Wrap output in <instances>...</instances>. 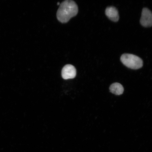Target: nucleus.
<instances>
[{"mask_svg":"<svg viewBox=\"0 0 152 152\" xmlns=\"http://www.w3.org/2000/svg\"><path fill=\"white\" fill-rule=\"evenodd\" d=\"M78 12V8L75 2L66 0L61 4L57 12V18L62 23H66L77 15Z\"/></svg>","mask_w":152,"mask_h":152,"instance_id":"nucleus-1","label":"nucleus"},{"mask_svg":"<svg viewBox=\"0 0 152 152\" xmlns=\"http://www.w3.org/2000/svg\"><path fill=\"white\" fill-rule=\"evenodd\" d=\"M121 60L125 66L132 69H139L143 66L142 59L133 54H123L121 56Z\"/></svg>","mask_w":152,"mask_h":152,"instance_id":"nucleus-2","label":"nucleus"},{"mask_svg":"<svg viewBox=\"0 0 152 152\" xmlns=\"http://www.w3.org/2000/svg\"><path fill=\"white\" fill-rule=\"evenodd\" d=\"M140 23L145 27H150L152 26V12L147 8L142 10Z\"/></svg>","mask_w":152,"mask_h":152,"instance_id":"nucleus-3","label":"nucleus"},{"mask_svg":"<svg viewBox=\"0 0 152 152\" xmlns=\"http://www.w3.org/2000/svg\"><path fill=\"white\" fill-rule=\"evenodd\" d=\"M76 74L75 68L71 64H66L62 69V76L64 79H73L75 77Z\"/></svg>","mask_w":152,"mask_h":152,"instance_id":"nucleus-4","label":"nucleus"},{"mask_svg":"<svg viewBox=\"0 0 152 152\" xmlns=\"http://www.w3.org/2000/svg\"><path fill=\"white\" fill-rule=\"evenodd\" d=\"M105 14L106 16L113 22H117L119 20L118 11L115 7H107L105 10Z\"/></svg>","mask_w":152,"mask_h":152,"instance_id":"nucleus-5","label":"nucleus"},{"mask_svg":"<svg viewBox=\"0 0 152 152\" xmlns=\"http://www.w3.org/2000/svg\"><path fill=\"white\" fill-rule=\"evenodd\" d=\"M110 90L113 94L117 95L122 94L124 91L123 86L118 83H115L111 85Z\"/></svg>","mask_w":152,"mask_h":152,"instance_id":"nucleus-6","label":"nucleus"}]
</instances>
